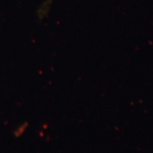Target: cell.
<instances>
[{"instance_id":"6da1fadb","label":"cell","mask_w":153,"mask_h":153,"mask_svg":"<svg viewBox=\"0 0 153 153\" xmlns=\"http://www.w3.org/2000/svg\"><path fill=\"white\" fill-rule=\"evenodd\" d=\"M49 4H44L43 5L41 6L38 10V19L43 20L45 17L47 16L48 13H49Z\"/></svg>"}]
</instances>
